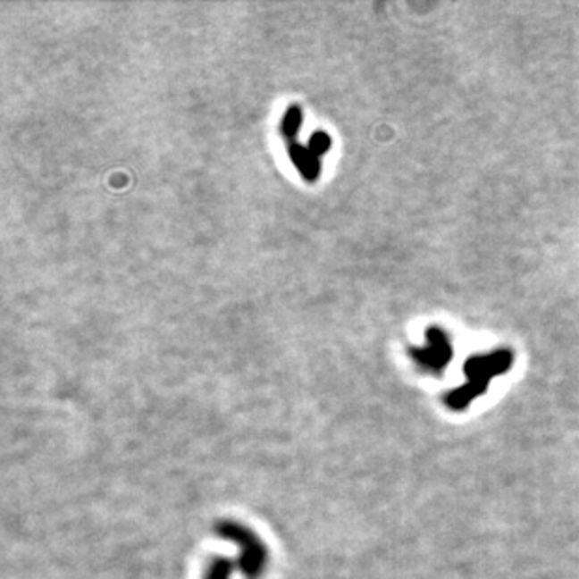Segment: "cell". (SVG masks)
<instances>
[{
    "mask_svg": "<svg viewBox=\"0 0 579 579\" xmlns=\"http://www.w3.org/2000/svg\"><path fill=\"white\" fill-rule=\"evenodd\" d=\"M512 364H514V355L508 349H500V351L482 355V357H478V355L471 357L469 362L466 364V368H463V372L467 373L469 381H467V384H463L461 389L454 390L447 398L449 407H452V409L467 407V403L471 399L486 392V386L493 377L512 368Z\"/></svg>",
    "mask_w": 579,
    "mask_h": 579,
    "instance_id": "cell-1",
    "label": "cell"
},
{
    "mask_svg": "<svg viewBox=\"0 0 579 579\" xmlns=\"http://www.w3.org/2000/svg\"><path fill=\"white\" fill-rule=\"evenodd\" d=\"M216 533L239 546V568L246 579H259L266 568L268 553L261 540L249 531L246 525L237 521H220Z\"/></svg>",
    "mask_w": 579,
    "mask_h": 579,
    "instance_id": "cell-2",
    "label": "cell"
},
{
    "mask_svg": "<svg viewBox=\"0 0 579 579\" xmlns=\"http://www.w3.org/2000/svg\"><path fill=\"white\" fill-rule=\"evenodd\" d=\"M415 362L428 372H442V368L452 358V341L450 336L439 326H432L428 331V345L418 347L411 351Z\"/></svg>",
    "mask_w": 579,
    "mask_h": 579,
    "instance_id": "cell-3",
    "label": "cell"
},
{
    "mask_svg": "<svg viewBox=\"0 0 579 579\" xmlns=\"http://www.w3.org/2000/svg\"><path fill=\"white\" fill-rule=\"evenodd\" d=\"M289 158L293 160L304 180L315 182L321 177V158L315 156L307 147L300 143H289Z\"/></svg>",
    "mask_w": 579,
    "mask_h": 579,
    "instance_id": "cell-4",
    "label": "cell"
},
{
    "mask_svg": "<svg viewBox=\"0 0 579 579\" xmlns=\"http://www.w3.org/2000/svg\"><path fill=\"white\" fill-rule=\"evenodd\" d=\"M302 119H304V114H302L300 105H291L283 113L281 122H280V131L283 135V139L295 143L297 133L302 128Z\"/></svg>",
    "mask_w": 579,
    "mask_h": 579,
    "instance_id": "cell-5",
    "label": "cell"
},
{
    "mask_svg": "<svg viewBox=\"0 0 579 579\" xmlns=\"http://www.w3.org/2000/svg\"><path fill=\"white\" fill-rule=\"evenodd\" d=\"M233 570H235V565L231 563L229 558L216 557L214 561L208 565L205 579H231V575H233Z\"/></svg>",
    "mask_w": 579,
    "mask_h": 579,
    "instance_id": "cell-6",
    "label": "cell"
},
{
    "mask_svg": "<svg viewBox=\"0 0 579 579\" xmlns=\"http://www.w3.org/2000/svg\"><path fill=\"white\" fill-rule=\"evenodd\" d=\"M332 147V139H331V135H328L326 131L319 130V131H314L312 133V138L310 141H307V148H310L315 156H324V154L331 150Z\"/></svg>",
    "mask_w": 579,
    "mask_h": 579,
    "instance_id": "cell-7",
    "label": "cell"
}]
</instances>
